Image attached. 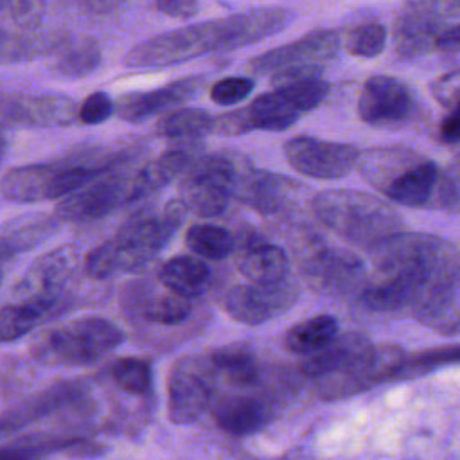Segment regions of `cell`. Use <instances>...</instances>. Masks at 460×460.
Here are the masks:
<instances>
[{
    "mask_svg": "<svg viewBox=\"0 0 460 460\" xmlns=\"http://www.w3.org/2000/svg\"><path fill=\"white\" fill-rule=\"evenodd\" d=\"M368 252L376 275L359 302L372 311H411L433 284L458 273V248L438 235L401 230Z\"/></svg>",
    "mask_w": 460,
    "mask_h": 460,
    "instance_id": "6da1fadb",
    "label": "cell"
},
{
    "mask_svg": "<svg viewBox=\"0 0 460 460\" xmlns=\"http://www.w3.org/2000/svg\"><path fill=\"white\" fill-rule=\"evenodd\" d=\"M286 7H257L217 20L192 23L137 43L124 58L131 68L180 65L205 54H223L280 32L291 22Z\"/></svg>",
    "mask_w": 460,
    "mask_h": 460,
    "instance_id": "7a4b0ae2",
    "label": "cell"
},
{
    "mask_svg": "<svg viewBox=\"0 0 460 460\" xmlns=\"http://www.w3.org/2000/svg\"><path fill=\"white\" fill-rule=\"evenodd\" d=\"M185 214L187 210L180 199L133 214L110 239L86 255V275L106 280L144 270L169 244Z\"/></svg>",
    "mask_w": 460,
    "mask_h": 460,
    "instance_id": "3957f363",
    "label": "cell"
},
{
    "mask_svg": "<svg viewBox=\"0 0 460 460\" xmlns=\"http://www.w3.org/2000/svg\"><path fill=\"white\" fill-rule=\"evenodd\" d=\"M311 210L327 230L356 248L372 250L402 230V217L386 199L361 190H323L311 199Z\"/></svg>",
    "mask_w": 460,
    "mask_h": 460,
    "instance_id": "277c9868",
    "label": "cell"
},
{
    "mask_svg": "<svg viewBox=\"0 0 460 460\" xmlns=\"http://www.w3.org/2000/svg\"><path fill=\"white\" fill-rule=\"evenodd\" d=\"M122 341L124 332L111 320L83 316L38 332L29 343V354L43 367H86Z\"/></svg>",
    "mask_w": 460,
    "mask_h": 460,
    "instance_id": "5b68a950",
    "label": "cell"
},
{
    "mask_svg": "<svg viewBox=\"0 0 460 460\" xmlns=\"http://www.w3.org/2000/svg\"><path fill=\"white\" fill-rule=\"evenodd\" d=\"M246 158L217 153L192 160L181 172L180 201L185 210L201 217L219 216L234 198V189Z\"/></svg>",
    "mask_w": 460,
    "mask_h": 460,
    "instance_id": "8992f818",
    "label": "cell"
},
{
    "mask_svg": "<svg viewBox=\"0 0 460 460\" xmlns=\"http://www.w3.org/2000/svg\"><path fill=\"white\" fill-rule=\"evenodd\" d=\"M404 354L406 352L395 343L368 341L340 368L316 377V392L325 401H336L361 394L379 383L394 381Z\"/></svg>",
    "mask_w": 460,
    "mask_h": 460,
    "instance_id": "52a82bcc",
    "label": "cell"
},
{
    "mask_svg": "<svg viewBox=\"0 0 460 460\" xmlns=\"http://www.w3.org/2000/svg\"><path fill=\"white\" fill-rule=\"evenodd\" d=\"M217 372L208 356L185 354L178 358L167 377V411L178 426L199 420L214 404Z\"/></svg>",
    "mask_w": 460,
    "mask_h": 460,
    "instance_id": "ba28073f",
    "label": "cell"
},
{
    "mask_svg": "<svg viewBox=\"0 0 460 460\" xmlns=\"http://www.w3.org/2000/svg\"><path fill=\"white\" fill-rule=\"evenodd\" d=\"M75 248L63 244L41 253L11 288V304H25L54 313L77 266Z\"/></svg>",
    "mask_w": 460,
    "mask_h": 460,
    "instance_id": "9c48e42d",
    "label": "cell"
},
{
    "mask_svg": "<svg viewBox=\"0 0 460 460\" xmlns=\"http://www.w3.org/2000/svg\"><path fill=\"white\" fill-rule=\"evenodd\" d=\"M131 178L113 164L95 180L61 198L54 216L61 223H90L101 219L128 203Z\"/></svg>",
    "mask_w": 460,
    "mask_h": 460,
    "instance_id": "30bf717a",
    "label": "cell"
},
{
    "mask_svg": "<svg viewBox=\"0 0 460 460\" xmlns=\"http://www.w3.org/2000/svg\"><path fill=\"white\" fill-rule=\"evenodd\" d=\"M300 289L291 280L271 286L235 284L221 296V309L244 325H262L288 313L298 300Z\"/></svg>",
    "mask_w": 460,
    "mask_h": 460,
    "instance_id": "8fae6325",
    "label": "cell"
},
{
    "mask_svg": "<svg viewBox=\"0 0 460 460\" xmlns=\"http://www.w3.org/2000/svg\"><path fill=\"white\" fill-rule=\"evenodd\" d=\"M284 155L288 164L304 176L314 180H340L356 167L359 149L352 144L298 135L286 140Z\"/></svg>",
    "mask_w": 460,
    "mask_h": 460,
    "instance_id": "7c38bea8",
    "label": "cell"
},
{
    "mask_svg": "<svg viewBox=\"0 0 460 460\" xmlns=\"http://www.w3.org/2000/svg\"><path fill=\"white\" fill-rule=\"evenodd\" d=\"M307 282L327 295L359 293L367 282L363 262L350 252L314 243L304 257Z\"/></svg>",
    "mask_w": 460,
    "mask_h": 460,
    "instance_id": "4fadbf2b",
    "label": "cell"
},
{
    "mask_svg": "<svg viewBox=\"0 0 460 460\" xmlns=\"http://www.w3.org/2000/svg\"><path fill=\"white\" fill-rule=\"evenodd\" d=\"M75 120L77 104L66 95L0 92V126L59 128Z\"/></svg>",
    "mask_w": 460,
    "mask_h": 460,
    "instance_id": "5bb4252c",
    "label": "cell"
},
{
    "mask_svg": "<svg viewBox=\"0 0 460 460\" xmlns=\"http://www.w3.org/2000/svg\"><path fill=\"white\" fill-rule=\"evenodd\" d=\"M415 110L411 88L392 75H372L365 81L358 99L359 119L376 128L404 124Z\"/></svg>",
    "mask_w": 460,
    "mask_h": 460,
    "instance_id": "9a60e30c",
    "label": "cell"
},
{
    "mask_svg": "<svg viewBox=\"0 0 460 460\" xmlns=\"http://www.w3.org/2000/svg\"><path fill=\"white\" fill-rule=\"evenodd\" d=\"M341 40L336 31L313 29L298 40L270 49L250 59L248 68L261 74H275L291 66H320L322 61L332 59L340 50Z\"/></svg>",
    "mask_w": 460,
    "mask_h": 460,
    "instance_id": "2e32d148",
    "label": "cell"
},
{
    "mask_svg": "<svg viewBox=\"0 0 460 460\" xmlns=\"http://www.w3.org/2000/svg\"><path fill=\"white\" fill-rule=\"evenodd\" d=\"M296 187L291 178L255 169L246 160L237 176L234 198L261 214H273L288 207Z\"/></svg>",
    "mask_w": 460,
    "mask_h": 460,
    "instance_id": "e0dca14e",
    "label": "cell"
},
{
    "mask_svg": "<svg viewBox=\"0 0 460 460\" xmlns=\"http://www.w3.org/2000/svg\"><path fill=\"white\" fill-rule=\"evenodd\" d=\"M203 77L201 75H190L178 79L174 83H169L162 88L147 90V92H129L119 97L115 101V113L119 119L131 122V124H140L156 113L164 111L165 108L172 104H180L192 97L198 88L201 86Z\"/></svg>",
    "mask_w": 460,
    "mask_h": 460,
    "instance_id": "ac0fdd59",
    "label": "cell"
},
{
    "mask_svg": "<svg viewBox=\"0 0 460 460\" xmlns=\"http://www.w3.org/2000/svg\"><path fill=\"white\" fill-rule=\"evenodd\" d=\"M438 165L424 156H419L404 171H401L383 190L392 203L406 208H433L440 181Z\"/></svg>",
    "mask_w": 460,
    "mask_h": 460,
    "instance_id": "d6986e66",
    "label": "cell"
},
{
    "mask_svg": "<svg viewBox=\"0 0 460 460\" xmlns=\"http://www.w3.org/2000/svg\"><path fill=\"white\" fill-rule=\"evenodd\" d=\"M61 221L54 214H23L0 225V264L25 253L59 230Z\"/></svg>",
    "mask_w": 460,
    "mask_h": 460,
    "instance_id": "ffe728a7",
    "label": "cell"
},
{
    "mask_svg": "<svg viewBox=\"0 0 460 460\" xmlns=\"http://www.w3.org/2000/svg\"><path fill=\"white\" fill-rule=\"evenodd\" d=\"M237 268L252 284L271 286L288 279L289 257L277 244L266 241H250L239 255Z\"/></svg>",
    "mask_w": 460,
    "mask_h": 460,
    "instance_id": "44dd1931",
    "label": "cell"
},
{
    "mask_svg": "<svg viewBox=\"0 0 460 460\" xmlns=\"http://www.w3.org/2000/svg\"><path fill=\"white\" fill-rule=\"evenodd\" d=\"M322 66H291L275 72L271 84L286 95L300 111H311L322 104L329 93V84L320 77Z\"/></svg>",
    "mask_w": 460,
    "mask_h": 460,
    "instance_id": "7402d4cb",
    "label": "cell"
},
{
    "mask_svg": "<svg viewBox=\"0 0 460 460\" xmlns=\"http://www.w3.org/2000/svg\"><path fill=\"white\" fill-rule=\"evenodd\" d=\"M216 424L234 437L257 433L268 424V410L252 395H228L219 399L212 410Z\"/></svg>",
    "mask_w": 460,
    "mask_h": 460,
    "instance_id": "603a6c76",
    "label": "cell"
},
{
    "mask_svg": "<svg viewBox=\"0 0 460 460\" xmlns=\"http://www.w3.org/2000/svg\"><path fill=\"white\" fill-rule=\"evenodd\" d=\"M192 156L185 149H169L162 153L158 158L147 162L137 174L131 178L129 198L128 203H135L158 189L171 183L174 178L181 176V172L189 167Z\"/></svg>",
    "mask_w": 460,
    "mask_h": 460,
    "instance_id": "cb8c5ba5",
    "label": "cell"
},
{
    "mask_svg": "<svg viewBox=\"0 0 460 460\" xmlns=\"http://www.w3.org/2000/svg\"><path fill=\"white\" fill-rule=\"evenodd\" d=\"M241 110L248 131H284L291 128L300 117V111L279 90L261 93L246 108Z\"/></svg>",
    "mask_w": 460,
    "mask_h": 460,
    "instance_id": "d4e9b609",
    "label": "cell"
},
{
    "mask_svg": "<svg viewBox=\"0 0 460 460\" xmlns=\"http://www.w3.org/2000/svg\"><path fill=\"white\" fill-rule=\"evenodd\" d=\"M158 282L190 300L203 295L210 284V268L192 255H176L158 268Z\"/></svg>",
    "mask_w": 460,
    "mask_h": 460,
    "instance_id": "484cf974",
    "label": "cell"
},
{
    "mask_svg": "<svg viewBox=\"0 0 460 460\" xmlns=\"http://www.w3.org/2000/svg\"><path fill=\"white\" fill-rule=\"evenodd\" d=\"M208 359L217 376L226 377L235 386H253L259 381V359L255 350L244 341L223 345L212 350Z\"/></svg>",
    "mask_w": 460,
    "mask_h": 460,
    "instance_id": "4316f807",
    "label": "cell"
},
{
    "mask_svg": "<svg viewBox=\"0 0 460 460\" xmlns=\"http://www.w3.org/2000/svg\"><path fill=\"white\" fill-rule=\"evenodd\" d=\"M368 341L370 340L361 332L336 334L329 345H325L322 350L307 356V359L300 365V370L304 376H307L311 379L331 374L336 368H340L354 352H358Z\"/></svg>",
    "mask_w": 460,
    "mask_h": 460,
    "instance_id": "83f0119b",
    "label": "cell"
},
{
    "mask_svg": "<svg viewBox=\"0 0 460 460\" xmlns=\"http://www.w3.org/2000/svg\"><path fill=\"white\" fill-rule=\"evenodd\" d=\"M338 334V320L332 314H316L295 323L284 338L286 349L300 356H311L329 345Z\"/></svg>",
    "mask_w": 460,
    "mask_h": 460,
    "instance_id": "f1b7e54d",
    "label": "cell"
},
{
    "mask_svg": "<svg viewBox=\"0 0 460 460\" xmlns=\"http://www.w3.org/2000/svg\"><path fill=\"white\" fill-rule=\"evenodd\" d=\"M138 307L146 322L169 327V325H180L190 316L192 300L162 286L160 291H151L140 302Z\"/></svg>",
    "mask_w": 460,
    "mask_h": 460,
    "instance_id": "f546056e",
    "label": "cell"
},
{
    "mask_svg": "<svg viewBox=\"0 0 460 460\" xmlns=\"http://www.w3.org/2000/svg\"><path fill=\"white\" fill-rule=\"evenodd\" d=\"M187 248L199 259L223 261L234 252L235 241L230 230L212 223H196L185 232Z\"/></svg>",
    "mask_w": 460,
    "mask_h": 460,
    "instance_id": "4dcf8cb0",
    "label": "cell"
},
{
    "mask_svg": "<svg viewBox=\"0 0 460 460\" xmlns=\"http://www.w3.org/2000/svg\"><path fill=\"white\" fill-rule=\"evenodd\" d=\"M458 358H460L458 343L438 345V347L419 350L413 354H404V358L394 376V381H411L415 377L428 376L440 367L456 365Z\"/></svg>",
    "mask_w": 460,
    "mask_h": 460,
    "instance_id": "1f68e13d",
    "label": "cell"
},
{
    "mask_svg": "<svg viewBox=\"0 0 460 460\" xmlns=\"http://www.w3.org/2000/svg\"><path fill=\"white\" fill-rule=\"evenodd\" d=\"M214 117L201 108H181L165 115L158 124L156 131L169 138H192L212 133Z\"/></svg>",
    "mask_w": 460,
    "mask_h": 460,
    "instance_id": "d6a6232c",
    "label": "cell"
},
{
    "mask_svg": "<svg viewBox=\"0 0 460 460\" xmlns=\"http://www.w3.org/2000/svg\"><path fill=\"white\" fill-rule=\"evenodd\" d=\"M433 23L420 9H413L401 16L397 25V50L399 54H422L435 43Z\"/></svg>",
    "mask_w": 460,
    "mask_h": 460,
    "instance_id": "836d02e7",
    "label": "cell"
},
{
    "mask_svg": "<svg viewBox=\"0 0 460 460\" xmlns=\"http://www.w3.org/2000/svg\"><path fill=\"white\" fill-rule=\"evenodd\" d=\"M49 316L50 313L45 309L25 304H9L0 307V345L23 338Z\"/></svg>",
    "mask_w": 460,
    "mask_h": 460,
    "instance_id": "e575fe53",
    "label": "cell"
},
{
    "mask_svg": "<svg viewBox=\"0 0 460 460\" xmlns=\"http://www.w3.org/2000/svg\"><path fill=\"white\" fill-rule=\"evenodd\" d=\"M113 383L126 394L146 395L153 386V372L147 361L140 358H119L110 365Z\"/></svg>",
    "mask_w": 460,
    "mask_h": 460,
    "instance_id": "d590c367",
    "label": "cell"
},
{
    "mask_svg": "<svg viewBox=\"0 0 460 460\" xmlns=\"http://www.w3.org/2000/svg\"><path fill=\"white\" fill-rule=\"evenodd\" d=\"M101 63V50L93 40H81L72 43L56 61V70L59 75L68 79H77L92 74Z\"/></svg>",
    "mask_w": 460,
    "mask_h": 460,
    "instance_id": "8d00e7d4",
    "label": "cell"
},
{
    "mask_svg": "<svg viewBox=\"0 0 460 460\" xmlns=\"http://www.w3.org/2000/svg\"><path fill=\"white\" fill-rule=\"evenodd\" d=\"M386 27L379 22L361 23L345 38V49L358 58H377L386 47Z\"/></svg>",
    "mask_w": 460,
    "mask_h": 460,
    "instance_id": "74e56055",
    "label": "cell"
},
{
    "mask_svg": "<svg viewBox=\"0 0 460 460\" xmlns=\"http://www.w3.org/2000/svg\"><path fill=\"white\" fill-rule=\"evenodd\" d=\"M253 86V79L246 75H228L212 84L210 99L219 106H232L244 101L252 93Z\"/></svg>",
    "mask_w": 460,
    "mask_h": 460,
    "instance_id": "f35d334b",
    "label": "cell"
},
{
    "mask_svg": "<svg viewBox=\"0 0 460 460\" xmlns=\"http://www.w3.org/2000/svg\"><path fill=\"white\" fill-rule=\"evenodd\" d=\"M113 110L115 102L106 92H93L77 106V119L90 126L101 124L113 115Z\"/></svg>",
    "mask_w": 460,
    "mask_h": 460,
    "instance_id": "ab89813d",
    "label": "cell"
},
{
    "mask_svg": "<svg viewBox=\"0 0 460 460\" xmlns=\"http://www.w3.org/2000/svg\"><path fill=\"white\" fill-rule=\"evenodd\" d=\"M431 92L435 95V99L444 106V108H456L458 104V72L453 70L442 77H438L433 86Z\"/></svg>",
    "mask_w": 460,
    "mask_h": 460,
    "instance_id": "60d3db41",
    "label": "cell"
},
{
    "mask_svg": "<svg viewBox=\"0 0 460 460\" xmlns=\"http://www.w3.org/2000/svg\"><path fill=\"white\" fill-rule=\"evenodd\" d=\"M43 456L25 437L0 446V460H43Z\"/></svg>",
    "mask_w": 460,
    "mask_h": 460,
    "instance_id": "b9f144b4",
    "label": "cell"
},
{
    "mask_svg": "<svg viewBox=\"0 0 460 460\" xmlns=\"http://www.w3.org/2000/svg\"><path fill=\"white\" fill-rule=\"evenodd\" d=\"M155 7L171 18H190L198 14L199 2L198 0H155Z\"/></svg>",
    "mask_w": 460,
    "mask_h": 460,
    "instance_id": "7bdbcfd3",
    "label": "cell"
},
{
    "mask_svg": "<svg viewBox=\"0 0 460 460\" xmlns=\"http://www.w3.org/2000/svg\"><path fill=\"white\" fill-rule=\"evenodd\" d=\"M440 140L444 144H456L458 135H460V115H458V106L451 108L449 113L442 119L440 128H438Z\"/></svg>",
    "mask_w": 460,
    "mask_h": 460,
    "instance_id": "ee69618b",
    "label": "cell"
},
{
    "mask_svg": "<svg viewBox=\"0 0 460 460\" xmlns=\"http://www.w3.org/2000/svg\"><path fill=\"white\" fill-rule=\"evenodd\" d=\"M460 45V27L458 25H451L447 29H444L442 32H438L435 36V43L433 47H437L442 52H456Z\"/></svg>",
    "mask_w": 460,
    "mask_h": 460,
    "instance_id": "f6af8a7d",
    "label": "cell"
},
{
    "mask_svg": "<svg viewBox=\"0 0 460 460\" xmlns=\"http://www.w3.org/2000/svg\"><path fill=\"white\" fill-rule=\"evenodd\" d=\"M221 460H262V458H255L253 455H250L248 451H243V449H228L225 451L223 458ZM284 460V458H282Z\"/></svg>",
    "mask_w": 460,
    "mask_h": 460,
    "instance_id": "bcb514c9",
    "label": "cell"
},
{
    "mask_svg": "<svg viewBox=\"0 0 460 460\" xmlns=\"http://www.w3.org/2000/svg\"><path fill=\"white\" fill-rule=\"evenodd\" d=\"M4 156H5V140H4V137L0 135V165H2V162H4Z\"/></svg>",
    "mask_w": 460,
    "mask_h": 460,
    "instance_id": "7dc6e473",
    "label": "cell"
},
{
    "mask_svg": "<svg viewBox=\"0 0 460 460\" xmlns=\"http://www.w3.org/2000/svg\"><path fill=\"white\" fill-rule=\"evenodd\" d=\"M2 279H4V270L0 268V284H2Z\"/></svg>",
    "mask_w": 460,
    "mask_h": 460,
    "instance_id": "c3c4849f",
    "label": "cell"
}]
</instances>
